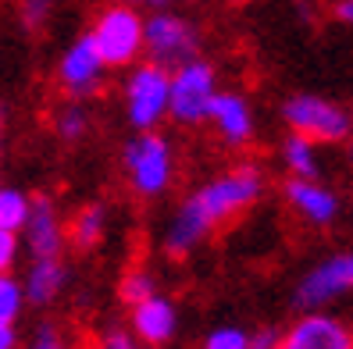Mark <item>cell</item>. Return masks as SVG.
I'll use <instances>...</instances> for the list:
<instances>
[{
  "mask_svg": "<svg viewBox=\"0 0 353 349\" xmlns=\"http://www.w3.org/2000/svg\"><path fill=\"white\" fill-rule=\"evenodd\" d=\"M154 293H157V282H154L150 271H129L125 278H121V299H125L129 306L143 303V299L154 296Z\"/></svg>",
  "mask_w": 353,
  "mask_h": 349,
  "instance_id": "21",
  "label": "cell"
},
{
  "mask_svg": "<svg viewBox=\"0 0 353 349\" xmlns=\"http://www.w3.org/2000/svg\"><path fill=\"white\" fill-rule=\"evenodd\" d=\"M279 349H353V328L325 310H307L279 335Z\"/></svg>",
  "mask_w": 353,
  "mask_h": 349,
  "instance_id": "10",
  "label": "cell"
},
{
  "mask_svg": "<svg viewBox=\"0 0 353 349\" xmlns=\"http://www.w3.org/2000/svg\"><path fill=\"white\" fill-rule=\"evenodd\" d=\"M289 132H300L314 142H343L353 136V114L314 93H296L282 104Z\"/></svg>",
  "mask_w": 353,
  "mask_h": 349,
  "instance_id": "6",
  "label": "cell"
},
{
  "mask_svg": "<svg viewBox=\"0 0 353 349\" xmlns=\"http://www.w3.org/2000/svg\"><path fill=\"white\" fill-rule=\"evenodd\" d=\"M103 235H108V211H103V203H86L68 224V242L82 253L100 246Z\"/></svg>",
  "mask_w": 353,
  "mask_h": 349,
  "instance_id": "16",
  "label": "cell"
},
{
  "mask_svg": "<svg viewBox=\"0 0 353 349\" xmlns=\"http://www.w3.org/2000/svg\"><path fill=\"white\" fill-rule=\"evenodd\" d=\"M147 349H154V346H147Z\"/></svg>",
  "mask_w": 353,
  "mask_h": 349,
  "instance_id": "34",
  "label": "cell"
},
{
  "mask_svg": "<svg viewBox=\"0 0 353 349\" xmlns=\"http://www.w3.org/2000/svg\"><path fill=\"white\" fill-rule=\"evenodd\" d=\"M246 349H279V335L272 332V328H261L257 335H250V342H246Z\"/></svg>",
  "mask_w": 353,
  "mask_h": 349,
  "instance_id": "27",
  "label": "cell"
},
{
  "mask_svg": "<svg viewBox=\"0 0 353 349\" xmlns=\"http://www.w3.org/2000/svg\"><path fill=\"white\" fill-rule=\"evenodd\" d=\"M22 285H26V303L47 306V303H54V299L61 296V289L68 285V268L61 264V257H32Z\"/></svg>",
  "mask_w": 353,
  "mask_h": 349,
  "instance_id": "15",
  "label": "cell"
},
{
  "mask_svg": "<svg viewBox=\"0 0 353 349\" xmlns=\"http://www.w3.org/2000/svg\"><path fill=\"white\" fill-rule=\"evenodd\" d=\"M196 47H200L196 25L175 11H154L143 25V50L164 68H175L182 61L196 57Z\"/></svg>",
  "mask_w": 353,
  "mask_h": 349,
  "instance_id": "7",
  "label": "cell"
},
{
  "mask_svg": "<svg viewBox=\"0 0 353 349\" xmlns=\"http://www.w3.org/2000/svg\"><path fill=\"white\" fill-rule=\"evenodd\" d=\"M282 164L293 178H318L321 164H318V142L307 139L300 132H289L282 142Z\"/></svg>",
  "mask_w": 353,
  "mask_h": 349,
  "instance_id": "17",
  "label": "cell"
},
{
  "mask_svg": "<svg viewBox=\"0 0 353 349\" xmlns=\"http://www.w3.org/2000/svg\"><path fill=\"white\" fill-rule=\"evenodd\" d=\"M125 4H143V0H125ZM147 4H150V0H147Z\"/></svg>",
  "mask_w": 353,
  "mask_h": 349,
  "instance_id": "32",
  "label": "cell"
},
{
  "mask_svg": "<svg viewBox=\"0 0 353 349\" xmlns=\"http://www.w3.org/2000/svg\"><path fill=\"white\" fill-rule=\"evenodd\" d=\"M86 129H90V114L79 104H68V107H61L54 114V132L65 142H79L82 136H86Z\"/></svg>",
  "mask_w": 353,
  "mask_h": 349,
  "instance_id": "20",
  "label": "cell"
},
{
  "mask_svg": "<svg viewBox=\"0 0 353 349\" xmlns=\"http://www.w3.org/2000/svg\"><path fill=\"white\" fill-rule=\"evenodd\" d=\"M0 349H18V332H14V324H0Z\"/></svg>",
  "mask_w": 353,
  "mask_h": 349,
  "instance_id": "28",
  "label": "cell"
},
{
  "mask_svg": "<svg viewBox=\"0 0 353 349\" xmlns=\"http://www.w3.org/2000/svg\"><path fill=\"white\" fill-rule=\"evenodd\" d=\"M26 310V285L11 271H0V324H18Z\"/></svg>",
  "mask_w": 353,
  "mask_h": 349,
  "instance_id": "19",
  "label": "cell"
},
{
  "mask_svg": "<svg viewBox=\"0 0 353 349\" xmlns=\"http://www.w3.org/2000/svg\"><path fill=\"white\" fill-rule=\"evenodd\" d=\"M86 349H139V342H136V335H129V332H108L103 339L90 342Z\"/></svg>",
  "mask_w": 353,
  "mask_h": 349,
  "instance_id": "26",
  "label": "cell"
},
{
  "mask_svg": "<svg viewBox=\"0 0 353 349\" xmlns=\"http://www.w3.org/2000/svg\"><path fill=\"white\" fill-rule=\"evenodd\" d=\"M143 25L147 18L136 11V4H125V0H114V4L100 8L90 36L103 57L108 68H132L143 57Z\"/></svg>",
  "mask_w": 353,
  "mask_h": 349,
  "instance_id": "2",
  "label": "cell"
},
{
  "mask_svg": "<svg viewBox=\"0 0 353 349\" xmlns=\"http://www.w3.org/2000/svg\"><path fill=\"white\" fill-rule=\"evenodd\" d=\"M22 242L32 257H61L68 242V229L61 224V214L54 207V200L47 193H36L32 196V207H29V221L22 229Z\"/></svg>",
  "mask_w": 353,
  "mask_h": 349,
  "instance_id": "11",
  "label": "cell"
},
{
  "mask_svg": "<svg viewBox=\"0 0 353 349\" xmlns=\"http://www.w3.org/2000/svg\"><path fill=\"white\" fill-rule=\"evenodd\" d=\"M103 75H108V65L93 43L90 32H82L79 39H72L68 50L57 61V86L65 89L72 100H86L97 96L103 86Z\"/></svg>",
  "mask_w": 353,
  "mask_h": 349,
  "instance_id": "8",
  "label": "cell"
},
{
  "mask_svg": "<svg viewBox=\"0 0 353 349\" xmlns=\"http://www.w3.org/2000/svg\"><path fill=\"white\" fill-rule=\"evenodd\" d=\"M218 96V72L211 61L190 57L172 68V104L168 118L179 125H203L211 118V104Z\"/></svg>",
  "mask_w": 353,
  "mask_h": 349,
  "instance_id": "4",
  "label": "cell"
},
{
  "mask_svg": "<svg viewBox=\"0 0 353 349\" xmlns=\"http://www.w3.org/2000/svg\"><path fill=\"white\" fill-rule=\"evenodd\" d=\"M121 164H125L129 186L136 196H161L168 193L172 178H175V150L172 142L164 139L157 129H147L125 142V154H121Z\"/></svg>",
  "mask_w": 353,
  "mask_h": 349,
  "instance_id": "3",
  "label": "cell"
},
{
  "mask_svg": "<svg viewBox=\"0 0 353 349\" xmlns=\"http://www.w3.org/2000/svg\"><path fill=\"white\" fill-rule=\"evenodd\" d=\"M29 207H32V196L29 193L11 189V186H0V229L22 232L26 221H29Z\"/></svg>",
  "mask_w": 353,
  "mask_h": 349,
  "instance_id": "18",
  "label": "cell"
},
{
  "mask_svg": "<svg viewBox=\"0 0 353 349\" xmlns=\"http://www.w3.org/2000/svg\"><path fill=\"white\" fill-rule=\"evenodd\" d=\"M0 157H4V121H0Z\"/></svg>",
  "mask_w": 353,
  "mask_h": 349,
  "instance_id": "30",
  "label": "cell"
},
{
  "mask_svg": "<svg viewBox=\"0 0 353 349\" xmlns=\"http://www.w3.org/2000/svg\"><path fill=\"white\" fill-rule=\"evenodd\" d=\"M264 196V175L257 164H236L211 182H203L182 200V207L168 221L164 232V253L168 257H185L211 235L218 224L236 221L246 214L254 203Z\"/></svg>",
  "mask_w": 353,
  "mask_h": 349,
  "instance_id": "1",
  "label": "cell"
},
{
  "mask_svg": "<svg viewBox=\"0 0 353 349\" xmlns=\"http://www.w3.org/2000/svg\"><path fill=\"white\" fill-rule=\"evenodd\" d=\"M54 14V0H18V18L29 32H39Z\"/></svg>",
  "mask_w": 353,
  "mask_h": 349,
  "instance_id": "22",
  "label": "cell"
},
{
  "mask_svg": "<svg viewBox=\"0 0 353 349\" xmlns=\"http://www.w3.org/2000/svg\"><path fill=\"white\" fill-rule=\"evenodd\" d=\"M353 293V250L350 253H332L318 268H310L296 289V306L303 310H321L332 299Z\"/></svg>",
  "mask_w": 353,
  "mask_h": 349,
  "instance_id": "9",
  "label": "cell"
},
{
  "mask_svg": "<svg viewBox=\"0 0 353 349\" xmlns=\"http://www.w3.org/2000/svg\"><path fill=\"white\" fill-rule=\"evenodd\" d=\"M18 257H22V232L0 229V271H14Z\"/></svg>",
  "mask_w": 353,
  "mask_h": 349,
  "instance_id": "24",
  "label": "cell"
},
{
  "mask_svg": "<svg viewBox=\"0 0 353 349\" xmlns=\"http://www.w3.org/2000/svg\"><path fill=\"white\" fill-rule=\"evenodd\" d=\"M179 332V310H175V303L168 296H147L143 303L132 306V335L136 342L143 346H168Z\"/></svg>",
  "mask_w": 353,
  "mask_h": 349,
  "instance_id": "12",
  "label": "cell"
},
{
  "mask_svg": "<svg viewBox=\"0 0 353 349\" xmlns=\"http://www.w3.org/2000/svg\"><path fill=\"white\" fill-rule=\"evenodd\" d=\"M150 4H154V8H164V4H168V0H150Z\"/></svg>",
  "mask_w": 353,
  "mask_h": 349,
  "instance_id": "31",
  "label": "cell"
},
{
  "mask_svg": "<svg viewBox=\"0 0 353 349\" xmlns=\"http://www.w3.org/2000/svg\"><path fill=\"white\" fill-rule=\"evenodd\" d=\"M211 125L218 129V136L228 142V147H246L254 139V111L246 104V96L239 93H225L218 89L214 104H211Z\"/></svg>",
  "mask_w": 353,
  "mask_h": 349,
  "instance_id": "14",
  "label": "cell"
},
{
  "mask_svg": "<svg viewBox=\"0 0 353 349\" xmlns=\"http://www.w3.org/2000/svg\"><path fill=\"white\" fill-rule=\"evenodd\" d=\"M285 203L307 224H314V229H325V224H332L339 218V196L314 178H289L285 182Z\"/></svg>",
  "mask_w": 353,
  "mask_h": 349,
  "instance_id": "13",
  "label": "cell"
},
{
  "mask_svg": "<svg viewBox=\"0 0 353 349\" xmlns=\"http://www.w3.org/2000/svg\"><path fill=\"white\" fill-rule=\"evenodd\" d=\"M250 335L243 332V328H214V332H207V339L200 342V349H246Z\"/></svg>",
  "mask_w": 353,
  "mask_h": 349,
  "instance_id": "23",
  "label": "cell"
},
{
  "mask_svg": "<svg viewBox=\"0 0 353 349\" xmlns=\"http://www.w3.org/2000/svg\"><path fill=\"white\" fill-rule=\"evenodd\" d=\"M29 349H68V339L61 335L54 324H39L32 342H29Z\"/></svg>",
  "mask_w": 353,
  "mask_h": 349,
  "instance_id": "25",
  "label": "cell"
},
{
  "mask_svg": "<svg viewBox=\"0 0 353 349\" xmlns=\"http://www.w3.org/2000/svg\"><path fill=\"white\" fill-rule=\"evenodd\" d=\"M336 18L346 22V25H353V0H339V4H336Z\"/></svg>",
  "mask_w": 353,
  "mask_h": 349,
  "instance_id": "29",
  "label": "cell"
},
{
  "mask_svg": "<svg viewBox=\"0 0 353 349\" xmlns=\"http://www.w3.org/2000/svg\"><path fill=\"white\" fill-rule=\"evenodd\" d=\"M125 114L129 125L136 132L157 129L164 118H168V104H172V68L147 61V65H132L125 86Z\"/></svg>",
  "mask_w": 353,
  "mask_h": 349,
  "instance_id": "5",
  "label": "cell"
},
{
  "mask_svg": "<svg viewBox=\"0 0 353 349\" xmlns=\"http://www.w3.org/2000/svg\"><path fill=\"white\" fill-rule=\"evenodd\" d=\"M232 4H246V0H232Z\"/></svg>",
  "mask_w": 353,
  "mask_h": 349,
  "instance_id": "33",
  "label": "cell"
}]
</instances>
